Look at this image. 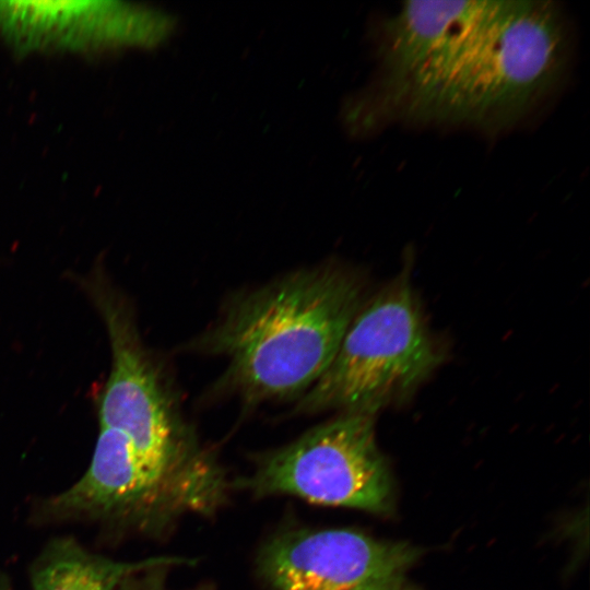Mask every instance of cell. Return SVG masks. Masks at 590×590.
<instances>
[{
  "mask_svg": "<svg viewBox=\"0 0 590 590\" xmlns=\"http://www.w3.org/2000/svg\"><path fill=\"white\" fill-rule=\"evenodd\" d=\"M566 56L553 2L463 1L424 57L401 78L376 83L352 117L504 128L555 85Z\"/></svg>",
  "mask_w": 590,
  "mask_h": 590,
  "instance_id": "cell-1",
  "label": "cell"
},
{
  "mask_svg": "<svg viewBox=\"0 0 590 590\" xmlns=\"http://www.w3.org/2000/svg\"><path fill=\"white\" fill-rule=\"evenodd\" d=\"M364 300L365 280L354 269L300 268L232 295L184 350L226 361L214 397L247 408L298 401L330 367Z\"/></svg>",
  "mask_w": 590,
  "mask_h": 590,
  "instance_id": "cell-2",
  "label": "cell"
},
{
  "mask_svg": "<svg viewBox=\"0 0 590 590\" xmlns=\"http://www.w3.org/2000/svg\"><path fill=\"white\" fill-rule=\"evenodd\" d=\"M86 290L102 315L111 349L109 377L98 398L99 426L121 432L174 511L213 517L233 481L215 452L185 420L177 393L141 340L127 299L97 271Z\"/></svg>",
  "mask_w": 590,
  "mask_h": 590,
  "instance_id": "cell-3",
  "label": "cell"
},
{
  "mask_svg": "<svg viewBox=\"0 0 590 590\" xmlns=\"http://www.w3.org/2000/svg\"><path fill=\"white\" fill-rule=\"evenodd\" d=\"M442 359L406 268L365 298L330 367L293 411L376 415L387 405L408 400Z\"/></svg>",
  "mask_w": 590,
  "mask_h": 590,
  "instance_id": "cell-4",
  "label": "cell"
},
{
  "mask_svg": "<svg viewBox=\"0 0 590 590\" xmlns=\"http://www.w3.org/2000/svg\"><path fill=\"white\" fill-rule=\"evenodd\" d=\"M234 489L256 497L290 495L309 503L388 515L391 472L375 438V415L341 412L285 446L256 456Z\"/></svg>",
  "mask_w": 590,
  "mask_h": 590,
  "instance_id": "cell-5",
  "label": "cell"
},
{
  "mask_svg": "<svg viewBox=\"0 0 590 590\" xmlns=\"http://www.w3.org/2000/svg\"><path fill=\"white\" fill-rule=\"evenodd\" d=\"M420 554L354 529L292 528L262 544L256 570L264 590H421L408 577Z\"/></svg>",
  "mask_w": 590,
  "mask_h": 590,
  "instance_id": "cell-6",
  "label": "cell"
},
{
  "mask_svg": "<svg viewBox=\"0 0 590 590\" xmlns=\"http://www.w3.org/2000/svg\"><path fill=\"white\" fill-rule=\"evenodd\" d=\"M160 10L118 2L0 3V33L20 47H154L175 28Z\"/></svg>",
  "mask_w": 590,
  "mask_h": 590,
  "instance_id": "cell-7",
  "label": "cell"
},
{
  "mask_svg": "<svg viewBox=\"0 0 590 590\" xmlns=\"http://www.w3.org/2000/svg\"><path fill=\"white\" fill-rule=\"evenodd\" d=\"M50 507L57 516L106 517L153 534L165 533L179 521L127 436L103 426L87 470L51 499Z\"/></svg>",
  "mask_w": 590,
  "mask_h": 590,
  "instance_id": "cell-8",
  "label": "cell"
},
{
  "mask_svg": "<svg viewBox=\"0 0 590 590\" xmlns=\"http://www.w3.org/2000/svg\"><path fill=\"white\" fill-rule=\"evenodd\" d=\"M191 562L173 556L117 562L86 551L74 540L59 539L34 564L31 583L32 590H116L127 578L148 568Z\"/></svg>",
  "mask_w": 590,
  "mask_h": 590,
  "instance_id": "cell-9",
  "label": "cell"
},
{
  "mask_svg": "<svg viewBox=\"0 0 590 590\" xmlns=\"http://www.w3.org/2000/svg\"><path fill=\"white\" fill-rule=\"evenodd\" d=\"M176 564H162L140 573H137L127 578L123 583L128 586V590H168L165 586L166 571ZM190 590H213L208 586L196 587Z\"/></svg>",
  "mask_w": 590,
  "mask_h": 590,
  "instance_id": "cell-10",
  "label": "cell"
},
{
  "mask_svg": "<svg viewBox=\"0 0 590 590\" xmlns=\"http://www.w3.org/2000/svg\"><path fill=\"white\" fill-rule=\"evenodd\" d=\"M0 590H9V589L7 588V586L0 585Z\"/></svg>",
  "mask_w": 590,
  "mask_h": 590,
  "instance_id": "cell-11",
  "label": "cell"
}]
</instances>
